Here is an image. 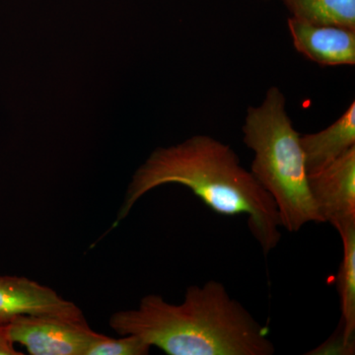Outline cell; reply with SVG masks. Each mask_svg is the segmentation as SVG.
Instances as JSON below:
<instances>
[{
    "label": "cell",
    "mask_w": 355,
    "mask_h": 355,
    "mask_svg": "<svg viewBox=\"0 0 355 355\" xmlns=\"http://www.w3.org/2000/svg\"><path fill=\"white\" fill-rule=\"evenodd\" d=\"M167 184L187 187L221 216H246L248 228L265 256L279 244L282 223L272 198L230 146L209 135L155 149L133 175L116 224L139 198Z\"/></svg>",
    "instance_id": "6da1fadb"
},
{
    "label": "cell",
    "mask_w": 355,
    "mask_h": 355,
    "mask_svg": "<svg viewBox=\"0 0 355 355\" xmlns=\"http://www.w3.org/2000/svg\"><path fill=\"white\" fill-rule=\"evenodd\" d=\"M110 327L119 335L139 336L168 355L275 352L268 329L216 280L188 287L180 304L156 294L144 296L137 309L112 315Z\"/></svg>",
    "instance_id": "7a4b0ae2"
},
{
    "label": "cell",
    "mask_w": 355,
    "mask_h": 355,
    "mask_svg": "<svg viewBox=\"0 0 355 355\" xmlns=\"http://www.w3.org/2000/svg\"><path fill=\"white\" fill-rule=\"evenodd\" d=\"M242 130L254 153L252 174L272 198L282 227L297 233L311 222L324 223L310 191L300 135L279 88L272 86L259 106L248 108Z\"/></svg>",
    "instance_id": "3957f363"
},
{
    "label": "cell",
    "mask_w": 355,
    "mask_h": 355,
    "mask_svg": "<svg viewBox=\"0 0 355 355\" xmlns=\"http://www.w3.org/2000/svg\"><path fill=\"white\" fill-rule=\"evenodd\" d=\"M7 338L31 355H87L105 335L90 328L85 318L22 315L4 324Z\"/></svg>",
    "instance_id": "277c9868"
},
{
    "label": "cell",
    "mask_w": 355,
    "mask_h": 355,
    "mask_svg": "<svg viewBox=\"0 0 355 355\" xmlns=\"http://www.w3.org/2000/svg\"><path fill=\"white\" fill-rule=\"evenodd\" d=\"M308 178L324 223L329 222L338 231L355 223V146Z\"/></svg>",
    "instance_id": "5b68a950"
},
{
    "label": "cell",
    "mask_w": 355,
    "mask_h": 355,
    "mask_svg": "<svg viewBox=\"0 0 355 355\" xmlns=\"http://www.w3.org/2000/svg\"><path fill=\"white\" fill-rule=\"evenodd\" d=\"M22 315L80 319L83 311L48 286L26 277H0V324Z\"/></svg>",
    "instance_id": "8992f818"
},
{
    "label": "cell",
    "mask_w": 355,
    "mask_h": 355,
    "mask_svg": "<svg viewBox=\"0 0 355 355\" xmlns=\"http://www.w3.org/2000/svg\"><path fill=\"white\" fill-rule=\"evenodd\" d=\"M294 46L312 62L324 67L355 64V30L287 21Z\"/></svg>",
    "instance_id": "52a82bcc"
},
{
    "label": "cell",
    "mask_w": 355,
    "mask_h": 355,
    "mask_svg": "<svg viewBox=\"0 0 355 355\" xmlns=\"http://www.w3.org/2000/svg\"><path fill=\"white\" fill-rule=\"evenodd\" d=\"M308 175L320 171L355 146V102L321 132L300 135Z\"/></svg>",
    "instance_id": "ba28073f"
},
{
    "label": "cell",
    "mask_w": 355,
    "mask_h": 355,
    "mask_svg": "<svg viewBox=\"0 0 355 355\" xmlns=\"http://www.w3.org/2000/svg\"><path fill=\"white\" fill-rule=\"evenodd\" d=\"M343 241L342 263L336 277L340 295L343 335L349 342H355V223L338 231Z\"/></svg>",
    "instance_id": "9c48e42d"
},
{
    "label": "cell",
    "mask_w": 355,
    "mask_h": 355,
    "mask_svg": "<svg viewBox=\"0 0 355 355\" xmlns=\"http://www.w3.org/2000/svg\"><path fill=\"white\" fill-rule=\"evenodd\" d=\"M292 17L310 24L355 30V0H284Z\"/></svg>",
    "instance_id": "30bf717a"
},
{
    "label": "cell",
    "mask_w": 355,
    "mask_h": 355,
    "mask_svg": "<svg viewBox=\"0 0 355 355\" xmlns=\"http://www.w3.org/2000/svg\"><path fill=\"white\" fill-rule=\"evenodd\" d=\"M150 349L148 343L137 336L125 335L121 338L105 336L90 347L87 355H147Z\"/></svg>",
    "instance_id": "8fae6325"
},
{
    "label": "cell",
    "mask_w": 355,
    "mask_h": 355,
    "mask_svg": "<svg viewBox=\"0 0 355 355\" xmlns=\"http://www.w3.org/2000/svg\"><path fill=\"white\" fill-rule=\"evenodd\" d=\"M355 342H349L343 335L342 326L328 340H326L316 349L307 352L308 355H352L354 354Z\"/></svg>",
    "instance_id": "7c38bea8"
},
{
    "label": "cell",
    "mask_w": 355,
    "mask_h": 355,
    "mask_svg": "<svg viewBox=\"0 0 355 355\" xmlns=\"http://www.w3.org/2000/svg\"><path fill=\"white\" fill-rule=\"evenodd\" d=\"M21 354L16 352L13 347V343L9 342L6 334L4 324H0V355H17Z\"/></svg>",
    "instance_id": "4fadbf2b"
}]
</instances>
